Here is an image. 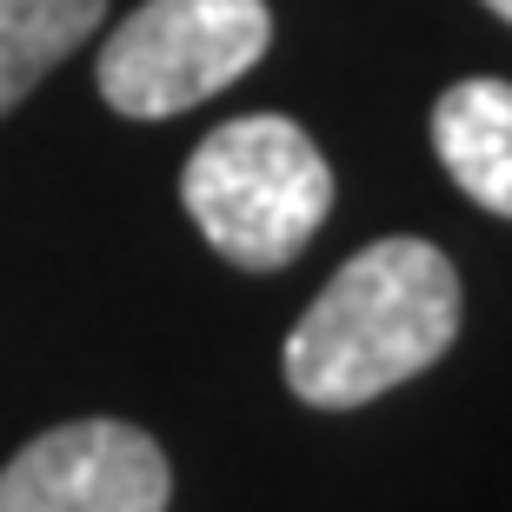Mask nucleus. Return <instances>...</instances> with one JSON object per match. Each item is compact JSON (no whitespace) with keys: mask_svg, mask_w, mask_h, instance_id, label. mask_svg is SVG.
Here are the masks:
<instances>
[{"mask_svg":"<svg viewBox=\"0 0 512 512\" xmlns=\"http://www.w3.org/2000/svg\"><path fill=\"white\" fill-rule=\"evenodd\" d=\"M180 200L220 260L266 273L320 233L333 207V173L320 147L306 140V127L280 114H247L213 127L193 147L180 173Z\"/></svg>","mask_w":512,"mask_h":512,"instance_id":"2","label":"nucleus"},{"mask_svg":"<svg viewBox=\"0 0 512 512\" xmlns=\"http://www.w3.org/2000/svg\"><path fill=\"white\" fill-rule=\"evenodd\" d=\"M266 40V0H147L100 47V94L127 120L187 114L247 74Z\"/></svg>","mask_w":512,"mask_h":512,"instance_id":"3","label":"nucleus"},{"mask_svg":"<svg viewBox=\"0 0 512 512\" xmlns=\"http://www.w3.org/2000/svg\"><path fill=\"white\" fill-rule=\"evenodd\" d=\"M459 273L433 240H373L326 280L286 333V386L306 406L346 413L393 393L453 346Z\"/></svg>","mask_w":512,"mask_h":512,"instance_id":"1","label":"nucleus"},{"mask_svg":"<svg viewBox=\"0 0 512 512\" xmlns=\"http://www.w3.org/2000/svg\"><path fill=\"white\" fill-rule=\"evenodd\" d=\"M486 7H493V14H499V20H512V0H486Z\"/></svg>","mask_w":512,"mask_h":512,"instance_id":"7","label":"nucleus"},{"mask_svg":"<svg viewBox=\"0 0 512 512\" xmlns=\"http://www.w3.org/2000/svg\"><path fill=\"white\" fill-rule=\"evenodd\" d=\"M439 167L466 200L512 220V80H459L433 107Z\"/></svg>","mask_w":512,"mask_h":512,"instance_id":"5","label":"nucleus"},{"mask_svg":"<svg viewBox=\"0 0 512 512\" xmlns=\"http://www.w3.org/2000/svg\"><path fill=\"white\" fill-rule=\"evenodd\" d=\"M107 0H0V114L100 27Z\"/></svg>","mask_w":512,"mask_h":512,"instance_id":"6","label":"nucleus"},{"mask_svg":"<svg viewBox=\"0 0 512 512\" xmlns=\"http://www.w3.org/2000/svg\"><path fill=\"white\" fill-rule=\"evenodd\" d=\"M167 499V453L120 419L54 426L0 473V512H167Z\"/></svg>","mask_w":512,"mask_h":512,"instance_id":"4","label":"nucleus"}]
</instances>
